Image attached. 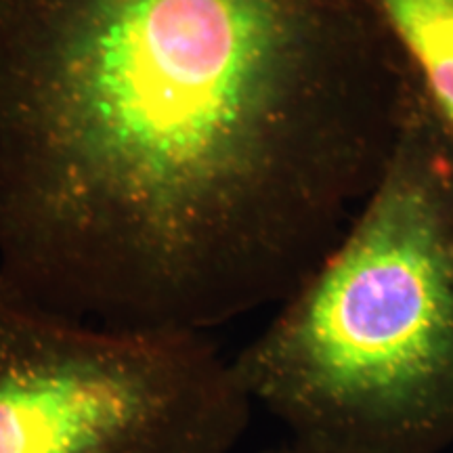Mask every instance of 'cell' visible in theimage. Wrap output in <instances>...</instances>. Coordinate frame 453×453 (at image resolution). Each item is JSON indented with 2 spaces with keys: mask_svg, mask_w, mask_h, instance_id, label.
Listing matches in <instances>:
<instances>
[{
  "mask_svg": "<svg viewBox=\"0 0 453 453\" xmlns=\"http://www.w3.org/2000/svg\"><path fill=\"white\" fill-rule=\"evenodd\" d=\"M260 453H344V451H338V449H332V447H324V445H317V443H309V441L290 437V441H286V443L271 447V449H265Z\"/></svg>",
  "mask_w": 453,
  "mask_h": 453,
  "instance_id": "5b68a950",
  "label": "cell"
},
{
  "mask_svg": "<svg viewBox=\"0 0 453 453\" xmlns=\"http://www.w3.org/2000/svg\"><path fill=\"white\" fill-rule=\"evenodd\" d=\"M252 410L211 334L90 324L0 283V453H231Z\"/></svg>",
  "mask_w": 453,
  "mask_h": 453,
  "instance_id": "3957f363",
  "label": "cell"
},
{
  "mask_svg": "<svg viewBox=\"0 0 453 453\" xmlns=\"http://www.w3.org/2000/svg\"><path fill=\"white\" fill-rule=\"evenodd\" d=\"M411 90L365 0H0V283L141 332L280 307Z\"/></svg>",
  "mask_w": 453,
  "mask_h": 453,
  "instance_id": "6da1fadb",
  "label": "cell"
},
{
  "mask_svg": "<svg viewBox=\"0 0 453 453\" xmlns=\"http://www.w3.org/2000/svg\"><path fill=\"white\" fill-rule=\"evenodd\" d=\"M453 143V0H365Z\"/></svg>",
  "mask_w": 453,
  "mask_h": 453,
  "instance_id": "277c9868",
  "label": "cell"
},
{
  "mask_svg": "<svg viewBox=\"0 0 453 453\" xmlns=\"http://www.w3.org/2000/svg\"><path fill=\"white\" fill-rule=\"evenodd\" d=\"M231 361L294 439L344 453L453 447V143L416 78L344 235Z\"/></svg>",
  "mask_w": 453,
  "mask_h": 453,
  "instance_id": "7a4b0ae2",
  "label": "cell"
}]
</instances>
